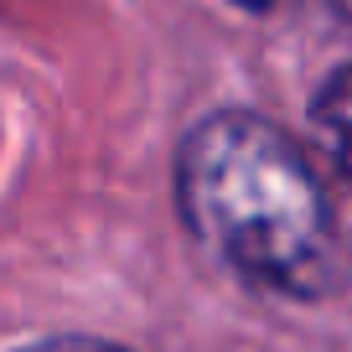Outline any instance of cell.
<instances>
[{
	"mask_svg": "<svg viewBox=\"0 0 352 352\" xmlns=\"http://www.w3.org/2000/svg\"><path fill=\"white\" fill-rule=\"evenodd\" d=\"M176 208L233 275L316 296L331 275V208L316 166L280 124L243 109L192 124L176 155Z\"/></svg>",
	"mask_w": 352,
	"mask_h": 352,
	"instance_id": "1",
	"label": "cell"
},
{
	"mask_svg": "<svg viewBox=\"0 0 352 352\" xmlns=\"http://www.w3.org/2000/svg\"><path fill=\"white\" fill-rule=\"evenodd\" d=\"M311 151L337 182L352 187V63H342L311 99Z\"/></svg>",
	"mask_w": 352,
	"mask_h": 352,
	"instance_id": "2",
	"label": "cell"
},
{
	"mask_svg": "<svg viewBox=\"0 0 352 352\" xmlns=\"http://www.w3.org/2000/svg\"><path fill=\"white\" fill-rule=\"evenodd\" d=\"M16 352H130V347L104 342V337H47V342H32V347H16Z\"/></svg>",
	"mask_w": 352,
	"mask_h": 352,
	"instance_id": "3",
	"label": "cell"
},
{
	"mask_svg": "<svg viewBox=\"0 0 352 352\" xmlns=\"http://www.w3.org/2000/svg\"><path fill=\"white\" fill-rule=\"evenodd\" d=\"M239 6H249V11H264V6H270V0H239Z\"/></svg>",
	"mask_w": 352,
	"mask_h": 352,
	"instance_id": "4",
	"label": "cell"
}]
</instances>
